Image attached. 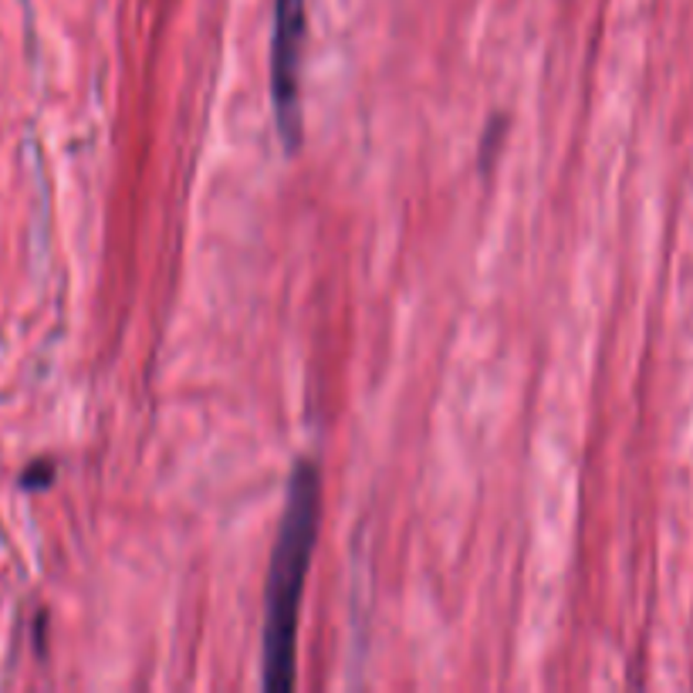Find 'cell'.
I'll return each instance as SVG.
<instances>
[{"label":"cell","mask_w":693,"mask_h":693,"mask_svg":"<svg viewBox=\"0 0 693 693\" xmlns=\"http://www.w3.org/2000/svg\"><path fill=\"white\" fill-rule=\"evenodd\" d=\"M51 473H55V467H51L47 460H41L38 467H31V470L24 473V484H28V488H44V484H51Z\"/></svg>","instance_id":"obj_3"},{"label":"cell","mask_w":693,"mask_h":693,"mask_svg":"<svg viewBox=\"0 0 693 693\" xmlns=\"http://www.w3.org/2000/svg\"><path fill=\"white\" fill-rule=\"evenodd\" d=\"M301 44H305V0H275L271 95L288 149H295L301 136V92H298Z\"/></svg>","instance_id":"obj_2"},{"label":"cell","mask_w":693,"mask_h":693,"mask_svg":"<svg viewBox=\"0 0 693 693\" xmlns=\"http://www.w3.org/2000/svg\"><path fill=\"white\" fill-rule=\"evenodd\" d=\"M318 494H322L318 470L298 463L288 484V508L268 572V599H264V686L268 690H288L295 683L298 616L318 539Z\"/></svg>","instance_id":"obj_1"}]
</instances>
